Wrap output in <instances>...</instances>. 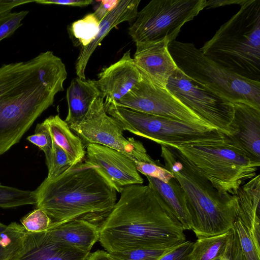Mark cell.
<instances>
[{
  "label": "cell",
  "mask_w": 260,
  "mask_h": 260,
  "mask_svg": "<svg viewBox=\"0 0 260 260\" xmlns=\"http://www.w3.org/2000/svg\"><path fill=\"white\" fill-rule=\"evenodd\" d=\"M70 128L86 146L90 144L105 146L123 153L135 162H157L147 153L141 142L133 137L125 138L120 123L107 114L101 96L93 101L82 121Z\"/></svg>",
  "instance_id": "10"
},
{
  "label": "cell",
  "mask_w": 260,
  "mask_h": 260,
  "mask_svg": "<svg viewBox=\"0 0 260 260\" xmlns=\"http://www.w3.org/2000/svg\"><path fill=\"white\" fill-rule=\"evenodd\" d=\"M6 226L7 225L0 222V232L3 231L6 228Z\"/></svg>",
  "instance_id": "43"
},
{
  "label": "cell",
  "mask_w": 260,
  "mask_h": 260,
  "mask_svg": "<svg viewBox=\"0 0 260 260\" xmlns=\"http://www.w3.org/2000/svg\"><path fill=\"white\" fill-rule=\"evenodd\" d=\"M233 234V228L225 233L198 238L193 242L190 260H212L222 257Z\"/></svg>",
  "instance_id": "24"
},
{
  "label": "cell",
  "mask_w": 260,
  "mask_h": 260,
  "mask_svg": "<svg viewBox=\"0 0 260 260\" xmlns=\"http://www.w3.org/2000/svg\"><path fill=\"white\" fill-rule=\"evenodd\" d=\"M28 141L38 147L45 155V157L50 153L53 144L52 137L43 122L37 125L35 134L27 138Z\"/></svg>",
  "instance_id": "34"
},
{
  "label": "cell",
  "mask_w": 260,
  "mask_h": 260,
  "mask_svg": "<svg viewBox=\"0 0 260 260\" xmlns=\"http://www.w3.org/2000/svg\"><path fill=\"white\" fill-rule=\"evenodd\" d=\"M68 113L64 120L70 128L78 125L88 112L93 101L101 96L95 80L73 79L67 90Z\"/></svg>",
  "instance_id": "22"
},
{
  "label": "cell",
  "mask_w": 260,
  "mask_h": 260,
  "mask_svg": "<svg viewBox=\"0 0 260 260\" xmlns=\"http://www.w3.org/2000/svg\"><path fill=\"white\" fill-rule=\"evenodd\" d=\"M245 0H209L206 2L207 9L213 8L231 4H242Z\"/></svg>",
  "instance_id": "40"
},
{
  "label": "cell",
  "mask_w": 260,
  "mask_h": 260,
  "mask_svg": "<svg viewBox=\"0 0 260 260\" xmlns=\"http://www.w3.org/2000/svg\"><path fill=\"white\" fill-rule=\"evenodd\" d=\"M90 253L55 242L46 231H27L21 246L9 260H86Z\"/></svg>",
  "instance_id": "17"
},
{
  "label": "cell",
  "mask_w": 260,
  "mask_h": 260,
  "mask_svg": "<svg viewBox=\"0 0 260 260\" xmlns=\"http://www.w3.org/2000/svg\"><path fill=\"white\" fill-rule=\"evenodd\" d=\"M178 148L218 191L232 195L256 175L260 166V161L224 140Z\"/></svg>",
  "instance_id": "7"
},
{
  "label": "cell",
  "mask_w": 260,
  "mask_h": 260,
  "mask_svg": "<svg viewBox=\"0 0 260 260\" xmlns=\"http://www.w3.org/2000/svg\"><path fill=\"white\" fill-rule=\"evenodd\" d=\"M85 161L96 170L118 192L128 186L142 184L136 163L122 152L97 144L86 146Z\"/></svg>",
  "instance_id": "13"
},
{
  "label": "cell",
  "mask_w": 260,
  "mask_h": 260,
  "mask_svg": "<svg viewBox=\"0 0 260 260\" xmlns=\"http://www.w3.org/2000/svg\"><path fill=\"white\" fill-rule=\"evenodd\" d=\"M135 163L138 171L146 176L156 178L166 183L174 177L173 174L162 166L159 161L156 163L145 162Z\"/></svg>",
  "instance_id": "33"
},
{
  "label": "cell",
  "mask_w": 260,
  "mask_h": 260,
  "mask_svg": "<svg viewBox=\"0 0 260 260\" xmlns=\"http://www.w3.org/2000/svg\"><path fill=\"white\" fill-rule=\"evenodd\" d=\"M35 1L24 0H1L0 1V16L11 12L15 7L20 5L35 2Z\"/></svg>",
  "instance_id": "39"
},
{
  "label": "cell",
  "mask_w": 260,
  "mask_h": 260,
  "mask_svg": "<svg viewBox=\"0 0 260 260\" xmlns=\"http://www.w3.org/2000/svg\"><path fill=\"white\" fill-rule=\"evenodd\" d=\"M67 76L65 64L51 51L0 67V155L53 105Z\"/></svg>",
  "instance_id": "1"
},
{
  "label": "cell",
  "mask_w": 260,
  "mask_h": 260,
  "mask_svg": "<svg viewBox=\"0 0 260 260\" xmlns=\"http://www.w3.org/2000/svg\"><path fill=\"white\" fill-rule=\"evenodd\" d=\"M167 39L136 43L134 62L141 75L153 85L166 89L169 79L178 68Z\"/></svg>",
  "instance_id": "14"
},
{
  "label": "cell",
  "mask_w": 260,
  "mask_h": 260,
  "mask_svg": "<svg viewBox=\"0 0 260 260\" xmlns=\"http://www.w3.org/2000/svg\"><path fill=\"white\" fill-rule=\"evenodd\" d=\"M43 122L53 141L66 152L73 165L82 161L86 154L84 145L64 120L56 115L49 116Z\"/></svg>",
  "instance_id": "23"
},
{
  "label": "cell",
  "mask_w": 260,
  "mask_h": 260,
  "mask_svg": "<svg viewBox=\"0 0 260 260\" xmlns=\"http://www.w3.org/2000/svg\"><path fill=\"white\" fill-rule=\"evenodd\" d=\"M158 201L181 223L185 230H191V220L182 187L174 177L168 183L146 176Z\"/></svg>",
  "instance_id": "21"
},
{
  "label": "cell",
  "mask_w": 260,
  "mask_h": 260,
  "mask_svg": "<svg viewBox=\"0 0 260 260\" xmlns=\"http://www.w3.org/2000/svg\"><path fill=\"white\" fill-rule=\"evenodd\" d=\"M34 192L36 205L49 216L50 225L80 219L100 228L117 200L116 190L85 160L54 179H45Z\"/></svg>",
  "instance_id": "3"
},
{
  "label": "cell",
  "mask_w": 260,
  "mask_h": 260,
  "mask_svg": "<svg viewBox=\"0 0 260 260\" xmlns=\"http://www.w3.org/2000/svg\"><path fill=\"white\" fill-rule=\"evenodd\" d=\"M86 260H113L109 253L103 250H98L89 254Z\"/></svg>",
  "instance_id": "41"
},
{
  "label": "cell",
  "mask_w": 260,
  "mask_h": 260,
  "mask_svg": "<svg viewBox=\"0 0 260 260\" xmlns=\"http://www.w3.org/2000/svg\"><path fill=\"white\" fill-rule=\"evenodd\" d=\"M233 104L231 134L224 136L223 140L260 161V109L244 103Z\"/></svg>",
  "instance_id": "15"
},
{
  "label": "cell",
  "mask_w": 260,
  "mask_h": 260,
  "mask_svg": "<svg viewBox=\"0 0 260 260\" xmlns=\"http://www.w3.org/2000/svg\"><path fill=\"white\" fill-rule=\"evenodd\" d=\"M207 0H152L138 12L128 33L135 43L175 40L182 26L206 8Z\"/></svg>",
  "instance_id": "9"
},
{
  "label": "cell",
  "mask_w": 260,
  "mask_h": 260,
  "mask_svg": "<svg viewBox=\"0 0 260 260\" xmlns=\"http://www.w3.org/2000/svg\"><path fill=\"white\" fill-rule=\"evenodd\" d=\"M100 23L93 13L72 23V34L82 44V47L88 45L95 39L99 30Z\"/></svg>",
  "instance_id": "26"
},
{
  "label": "cell",
  "mask_w": 260,
  "mask_h": 260,
  "mask_svg": "<svg viewBox=\"0 0 260 260\" xmlns=\"http://www.w3.org/2000/svg\"><path fill=\"white\" fill-rule=\"evenodd\" d=\"M108 115L116 119L124 131L149 139L160 145L180 147L222 142L224 135L216 129L110 105L105 107Z\"/></svg>",
  "instance_id": "8"
},
{
  "label": "cell",
  "mask_w": 260,
  "mask_h": 260,
  "mask_svg": "<svg viewBox=\"0 0 260 260\" xmlns=\"http://www.w3.org/2000/svg\"><path fill=\"white\" fill-rule=\"evenodd\" d=\"M119 0H103L100 1V4L93 14L101 22L119 3Z\"/></svg>",
  "instance_id": "37"
},
{
  "label": "cell",
  "mask_w": 260,
  "mask_h": 260,
  "mask_svg": "<svg viewBox=\"0 0 260 260\" xmlns=\"http://www.w3.org/2000/svg\"><path fill=\"white\" fill-rule=\"evenodd\" d=\"M222 257H221V258H217L214 259H212V260H222Z\"/></svg>",
  "instance_id": "44"
},
{
  "label": "cell",
  "mask_w": 260,
  "mask_h": 260,
  "mask_svg": "<svg viewBox=\"0 0 260 260\" xmlns=\"http://www.w3.org/2000/svg\"><path fill=\"white\" fill-rule=\"evenodd\" d=\"M172 249H138L108 253L113 260H158Z\"/></svg>",
  "instance_id": "30"
},
{
  "label": "cell",
  "mask_w": 260,
  "mask_h": 260,
  "mask_svg": "<svg viewBox=\"0 0 260 260\" xmlns=\"http://www.w3.org/2000/svg\"><path fill=\"white\" fill-rule=\"evenodd\" d=\"M11 257V253L0 245V260H9Z\"/></svg>",
  "instance_id": "42"
},
{
  "label": "cell",
  "mask_w": 260,
  "mask_h": 260,
  "mask_svg": "<svg viewBox=\"0 0 260 260\" xmlns=\"http://www.w3.org/2000/svg\"><path fill=\"white\" fill-rule=\"evenodd\" d=\"M28 13V11L23 10L0 16V41L11 36L22 24L21 21Z\"/></svg>",
  "instance_id": "32"
},
{
  "label": "cell",
  "mask_w": 260,
  "mask_h": 260,
  "mask_svg": "<svg viewBox=\"0 0 260 260\" xmlns=\"http://www.w3.org/2000/svg\"><path fill=\"white\" fill-rule=\"evenodd\" d=\"M240 6L200 50L230 72L260 82V0H245Z\"/></svg>",
  "instance_id": "5"
},
{
  "label": "cell",
  "mask_w": 260,
  "mask_h": 260,
  "mask_svg": "<svg viewBox=\"0 0 260 260\" xmlns=\"http://www.w3.org/2000/svg\"><path fill=\"white\" fill-rule=\"evenodd\" d=\"M26 232L22 225L12 222L0 232V245L13 256L21 246Z\"/></svg>",
  "instance_id": "28"
},
{
  "label": "cell",
  "mask_w": 260,
  "mask_h": 260,
  "mask_svg": "<svg viewBox=\"0 0 260 260\" xmlns=\"http://www.w3.org/2000/svg\"><path fill=\"white\" fill-rule=\"evenodd\" d=\"M140 0H119L116 7L100 23L95 39L88 45L82 47L75 64L76 73L79 78L85 79V70L94 51L110 31L120 23L135 19Z\"/></svg>",
  "instance_id": "18"
},
{
  "label": "cell",
  "mask_w": 260,
  "mask_h": 260,
  "mask_svg": "<svg viewBox=\"0 0 260 260\" xmlns=\"http://www.w3.org/2000/svg\"><path fill=\"white\" fill-rule=\"evenodd\" d=\"M120 193L100 228L99 241L107 252L167 249L186 241L182 225L148 185H132Z\"/></svg>",
  "instance_id": "2"
},
{
  "label": "cell",
  "mask_w": 260,
  "mask_h": 260,
  "mask_svg": "<svg viewBox=\"0 0 260 260\" xmlns=\"http://www.w3.org/2000/svg\"><path fill=\"white\" fill-rule=\"evenodd\" d=\"M160 146L164 167L184 190L191 230L197 238L230 231L238 217L237 196L218 191L177 147Z\"/></svg>",
  "instance_id": "4"
},
{
  "label": "cell",
  "mask_w": 260,
  "mask_h": 260,
  "mask_svg": "<svg viewBox=\"0 0 260 260\" xmlns=\"http://www.w3.org/2000/svg\"><path fill=\"white\" fill-rule=\"evenodd\" d=\"M141 78L130 50L126 51L117 62L104 69L95 82L101 97L105 99V107L121 100Z\"/></svg>",
  "instance_id": "16"
},
{
  "label": "cell",
  "mask_w": 260,
  "mask_h": 260,
  "mask_svg": "<svg viewBox=\"0 0 260 260\" xmlns=\"http://www.w3.org/2000/svg\"><path fill=\"white\" fill-rule=\"evenodd\" d=\"M236 196L238 202V217L248 229L258 250L260 251V175L240 187Z\"/></svg>",
  "instance_id": "20"
},
{
  "label": "cell",
  "mask_w": 260,
  "mask_h": 260,
  "mask_svg": "<svg viewBox=\"0 0 260 260\" xmlns=\"http://www.w3.org/2000/svg\"><path fill=\"white\" fill-rule=\"evenodd\" d=\"M21 222L27 232L39 233L46 231L51 222L43 210L37 208L23 217Z\"/></svg>",
  "instance_id": "31"
},
{
  "label": "cell",
  "mask_w": 260,
  "mask_h": 260,
  "mask_svg": "<svg viewBox=\"0 0 260 260\" xmlns=\"http://www.w3.org/2000/svg\"><path fill=\"white\" fill-rule=\"evenodd\" d=\"M111 105L208 129H215L187 107L167 88L155 86L142 76L141 80L129 92Z\"/></svg>",
  "instance_id": "12"
},
{
  "label": "cell",
  "mask_w": 260,
  "mask_h": 260,
  "mask_svg": "<svg viewBox=\"0 0 260 260\" xmlns=\"http://www.w3.org/2000/svg\"><path fill=\"white\" fill-rule=\"evenodd\" d=\"M222 260H246L234 227L232 236Z\"/></svg>",
  "instance_id": "36"
},
{
  "label": "cell",
  "mask_w": 260,
  "mask_h": 260,
  "mask_svg": "<svg viewBox=\"0 0 260 260\" xmlns=\"http://www.w3.org/2000/svg\"><path fill=\"white\" fill-rule=\"evenodd\" d=\"M193 242L185 241L164 254L158 260H190Z\"/></svg>",
  "instance_id": "35"
},
{
  "label": "cell",
  "mask_w": 260,
  "mask_h": 260,
  "mask_svg": "<svg viewBox=\"0 0 260 260\" xmlns=\"http://www.w3.org/2000/svg\"><path fill=\"white\" fill-rule=\"evenodd\" d=\"M234 228L245 259L260 260V251L257 250L248 229L238 217L234 222Z\"/></svg>",
  "instance_id": "29"
},
{
  "label": "cell",
  "mask_w": 260,
  "mask_h": 260,
  "mask_svg": "<svg viewBox=\"0 0 260 260\" xmlns=\"http://www.w3.org/2000/svg\"><path fill=\"white\" fill-rule=\"evenodd\" d=\"M167 88L210 126L224 136L231 134L233 103L193 81L178 68L169 79Z\"/></svg>",
  "instance_id": "11"
},
{
  "label": "cell",
  "mask_w": 260,
  "mask_h": 260,
  "mask_svg": "<svg viewBox=\"0 0 260 260\" xmlns=\"http://www.w3.org/2000/svg\"><path fill=\"white\" fill-rule=\"evenodd\" d=\"M92 2V0H37L35 2L42 5L84 7L90 5Z\"/></svg>",
  "instance_id": "38"
},
{
  "label": "cell",
  "mask_w": 260,
  "mask_h": 260,
  "mask_svg": "<svg viewBox=\"0 0 260 260\" xmlns=\"http://www.w3.org/2000/svg\"><path fill=\"white\" fill-rule=\"evenodd\" d=\"M99 232L96 225L80 219L50 225L46 231L52 240L88 252L99 241Z\"/></svg>",
  "instance_id": "19"
},
{
  "label": "cell",
  "mask_w": 260,
  "mask_h": 260,
  "mask_svg": "<svg viewBox=\"0 0 260 260\" xmlns=\"http://www.w3.org/2000/svg\"><path fill=\"white\" fill-rule=\"evenodd\" d=\"M46 163L48 168L46 179L48 180L55 179L73 166L66 152L54 141L50 153L46 157Z\"/></svg>",
  "instance_id": "27"
},
{
  "label": "cell",
  "mask_w": 260,
  "mask_h": 260,
  "mask_svg": "<svg viewBox=\"0 0 260 260\" xmlns=\"http://www.w3.org/2000/svg\"><path fill=\"white\" fill-rule=\"evenodd\" d=\"M168 49L178 68L193 81L232 103H244L260 109V82L221 67L193 43L174 40Z\"/></svg>",
  "instance_id": "6"
},
{
  "label": "cell",
  "mask_w": 260,
  "mask_h": 260,
  "mask_svg": "<svg viewBox=\"0 0 260 260\" xmlns=\"http://www.w3.org/2000/svg\"><path fill=\"white\" fill-rule=\"evenodd\" d=\"M34 191L24 190L0 183V208H11L26 205H36Z\"/></svg>",
  "instance_id": "25"
}]
</instances>
